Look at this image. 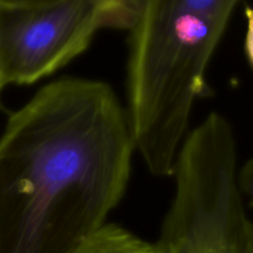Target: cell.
I'll list each match as a JSON object with an SVG mask.
<instances>
[{"mask_svg": "<svg viewBox=\"0 0 253 253\" xmlns=\"http://www.w3.org/2000/svg\"><path fill=\"white\" fill-rule=\"evenodd\" d=\"M240 2L241 0H150L147 7L156 5H174L210 12L231 20L232 14Z\"/></svg>", "mask_w": 253, "mask_h": 253, "instance_id": "8992f818", "label": "cell"}, {"mask_svg": "<svg viewBox=\"0 0 253 253\" xmlns=\"http://www.w3.org/2000/svg\"><path fill=\"white\" fill-rule=\"evenodd\" d=\"M133 153L110 84L42 86L0 135V253H76L125 197Z\"/></svg>", "mask_w": 253, "mask_h": 253, "instance_id": "6da1fadb", "label": "cell"}, {"mask_svg": "<svg viewBox=\"0 0 253 253\" xmlns=\"http://www.w3.org/2000/svg\"><path fill=\"white\" fill-rule=\"evenodd\" d=\"M4 83H2V79H1V74H0V90H1L2 88H4Z\"/></svg>", "mask_w": 253, "mask_h": 253, "instance_id": "ba28073f", "label": "cell"}, {"mask_svg": "<svg viewBox=\"0 0 253 253\" xmlns=\"http://www.w3.org/2000/svg\"><path fill=\"white\" fill-rule=\"evenodd\" d=\"M105 27L99 0L0 6V74L4 85L32 84L86 51Z\"/></svg>", "mask_w": 253, "mask_h": 253, "instance_id": "3957f363", "label": "cell"}, {"mask_svg": "<svg viewBox=\"0 0 253 253\" xmlns=\"http://www.w3.org/2000/svg\"><path fill=\"white\" fill-rule=\"evenodd\" d=\"M234 127L211 111L175 158L174 194L156 242L161 253H253Z\"/></svg>", "mask_w": 253, "mask_h": 253, "instance_id": "7a4b0ae2", "label": "cell"}, {"mask_svg": "<svg viewBox=\"0 0 253 253\" xmlns=\"http://www.w3.org/2000/svg\"><path fill=\"white\" fill-rule=\"evenodd\" d=\"M99 1H100V5H101V0H99Z\"/></svg>", "mask_w": 253, "mask_h": 253, "instance_id": "9c48e42d", "label": "cell"}, {"mask_svg": "<svg viewBox=\"0 0 253 253\" xmlns=\"http://www.w3.org/2000/svg\"><path fill=\"white\" fill-rule=\"evenodd\" d=\"M150 0H101L106 29L131 31L140 21Z\"/></svg>", "mask_w": 253, "mask_h": 253, "instance_id": "5b68a950", "label": "cell"}, {"mask_svg": "<svg viewBox=\"0 0 253 253\" xmlns=\"http://www.w3.org/2000/svg\"><path fill=\"white\" fill-rule=\"evenodd\" d=\"M57 1H61V0H0V6L31 7L53 4V2Z\"/></svg>", "mask_w": 253, "mask_h": 253, "instance_id": "52a82bcc", "label": "cell"}, {"mask_svg": "<svg viewBox=\"0 0 253 253\" xmlns=\"http://www.w3.org/2000/svg\"><path fill=\"white\" fill-rule=\"evenodd\" d=\"M76 253H161L156 242L142 239L121 225L108 222Z\"/></svg>", "mask_w": 253, "mask_h": 253, "instance_id": "277c9868", "label": "cell"}]
</instances>
